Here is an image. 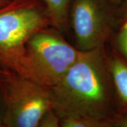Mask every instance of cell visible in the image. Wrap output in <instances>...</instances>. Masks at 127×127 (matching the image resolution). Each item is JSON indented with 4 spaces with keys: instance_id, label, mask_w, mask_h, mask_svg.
Returning a JSON list of instances; mask_svg holds the SVG:
<instances>
[{
    "instance_id": "obj_14",
    "label": "cell",
    "mask_w": 127,
    "mask_h": 127,
    "mask_svg": "<svg viewBox=\"0 0 127 127\" xmlns=\"http://www.w3.org/2000/svg\"><path fill=\"white\" fill-rule=\"evenodd\" d=\"M127 0H108L110 4L118 8H121L127 2Z\"/></svg>"
},
{
    "instance_id": "obj_15",
    "label": "cell",
    "mask_w": 127,
    "mask_h": 127,
    "mask_svg": "<svg viewBox=\"0 0 127 127\" xmlns=\"http://www.w3.org/2000/svg\"><path fill=\"white\" fill-rule=\"evenodd\" d=\"M120 10H121V14L124 16H127V2L120 8Z\"/></svg>"
},
{
    "instance_id": "obj_3",
    "label": "cell",
    "mask_w": 127,
    "mask_h": 127,
    "mask_svg": "<svg viewBox=\"0 0 127 127\" xmlns=\"http://www.w3.org/2000/svg\"><path fill=\"white\" fill-rule=\"evenodd\" d=\"M26 50L32 81L48 88L59 81L83 53L47 28L32 35Z\"/></svg>"
},
{
    "instance_id": "obj_9",
    "label": "cell",
    "mask_w": 127,
    "mask_h": 127,
    "mask_svg": "<svg viewBox=\"0 0 127 127\" xmlns=\"http://www.w3.org/2000/svg\"><path fill=\"white\" fill-rule=\"evenodd\" d=\"M59 118L60 127H117L114 121L70 117Z\"/></svg>"
},
{
    "instance_id": "obj_16",
    "label": "cell",
    "mask_w": 127,
    "mask_h": 127,
    "mask_svg": "<svg viewBox=\"0 0 127 127\" xmlns=\"http://www.w3.org/2000/svg\"><path fill=\"white\" fill-rule=\"evenodd\" d=\"M10 0H0V7L9 3Z\"/></svg>"
},
{
    "instance_id": "obj_7",
    "label": "cell",
    "mask_w": 127,
    "mask_h": 127,
    "mask_svg": "<svg viewBox=\"0 0 127 127\" xmlns=\"http://www.w3.org/2000/svg\"><path fill=\"white\" fill-rule=\"evenodd\" d=\"M43 2L50 24L59 31H66L72 0H43Z\"/></svg>"
},
{
    "instance_id": "obj_5",
    "label": "cell",
    "mask_w": 127,
    "mask_h": 127,
    "mask_svg": "<svg viewBox=\"0 0 127 127\" xmlns=\"http://www.w3.org/2000/svg\"><path fill=\"white\" fill-rule=\"evenodd\" d=\"M69 18L76 45L86 52L108 44L122 18L108 0H72Z\"/></svg>"
},
{
    "instance_id": "obj_10",
    "label": "cell",
    "mask_w": 127,
    "mask_h": 127,
    "mask_svg": "<svg viewBox=\"0 0 127 127\" xmlns=\"http://www.w3.org/2000/svg\"><path fill=\"white\" fill-rule=\"evenodd\" d=\"M38 127H60L59 117L51 109L42 119Z\"/></svg>"
},
{
    "instance_id": "obj_13",
    "label": "cell",
    "mask_w": 127,
    "mask_h": 127,
    "mask_svg": "<svg viewBox=\"0 0 127 127\" xmlns=\"http://www.w3.org/2000/svg\"><path fill=\"white\" fill-rule=\"evenodd\" d=\"M5 106L4 99L0 91V125L4 124V117Z\"/></svg>"
},
{
    "instance_id": "obj_6",
    "label": "cell",
    "mask_w": 127,
    "mask_h": 127,
    "mask_svg": "<svg viewBox=\"0 0 127 127\" xmlns=\"http://www.w3.org/2000/svg\"><path fill=\"white\" fill-rule=\"evenodd\" d=\"M107 58L112 79L118 117L127 114V61L112 47L107 48Z\"/></svg>"
},
{
    "instance_id": "obj_2",
    "label": "cell",
    "mask_w": 127,
    "mask_h": 127,
    "mask_svg": "<svg viewBox=\"0 0 127 127\" xmlns=\"http://www.w3.org/2000/svg\"><path fill=\"white\" fill-rule=\"evenodd\" d=\"M50 24L45 8L35 0H13L0 7V66L32 80L26 45Z\"/></svg>"
},
{
    "instance_id": "obj_11",
    "label": "cell",
    "mask_w": 127,
    "mask_h": 127,
    "mask_svg": "<svg viewBox=\"0 0 127 127\" xmlns=\"http://www.w3.org/2000/svg\"><path fill=\"white\" fill-rule=\"evenodd\" d=\"M13 74H14V73L11 72L8 70H6L4 68H0V86L5 81H6L9 78L11 77Z\"/></svg>"
},
{
    "instance_id": "obj_17",
    "label": "cell",
    "mask_w": 127,
    "mask_h": 127,
    "mask_svg": "<svg viewBox=\"0 0 127 127\" xmlns=\"http://www.w3.org/2000/svg\"><path fill=\"white\" fill-rule=\"evenodd\" d=\"M0 127H6L5 125H4V124H1L0 125Z\"/></svg>"
},
{
    "instance_id": "obj_8",
    "label": "cell",
    "mask_w": 127,
    "mask_h": 127,
    "mask_svg": "<svg viewBox=\"0 0 127 127\" xmlns=\"http://www.w3.org/2000/svg\"><path fill=\"white\" fill-rule=\"evenodd\" d=\"M109 42L112 44L111 47L127 61V16L122 14L118 27Z\"/></svg>"
},
{
    "instance_id": "obj_1",
    "label": "cell",
    "mask_w": 127,
    "mask_h": 127,
    "mask_svg": "<svg viewBox=\"0 0 127 127\" xmlns=\"http://www.w3.org/2000/svg\"><path fill=\"white\" fill-rule=\"evenodd\" d=\"M106 45L83 52L59 81L49 88L52 110L59 117L117 119Z\"/></svg>"
},
{
    "instance_id": "obj_12",
    "label": "cell",
    "mask_w": 127,
    "mask_h": 127,
    "mask_svg": "<svg viewBox=\"0 0 127 127\" xmlns=\"http://www.w3.org/2000/svg\"><path fill=\"white\" fill-rule=\"evenodd\" d=\"M114 123L117 127H127V114L119 116Z\"/></svg>"
},
{
    "instance_id": "obj_4",
    "label": "cell",
    "mask_w": 127,
    "mask_h": 127,
    "mask_svg": "<svg viewBox=\"0 0 127 127\" xmlns=\"http://www.w3.org/2000/svg\"><path fill=\"white\" fill-rule=\"evenodd\" d=\"M5 106L4 125L6 127H38L52 109L50 88L13 74L1 86Z\"/></svg>"
}]
</instances>
